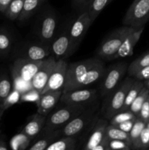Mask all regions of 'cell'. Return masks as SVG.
<instances>
[{"label": "cell", "instance_id": "f35d334b", "mask_svg": "<svg viewBox=\"0 0 149 150\" xmlns=\"http://www.w3.org/2000/svg\"><path fill=\"white\" fill-rule=\"evenodd\" d=\"M137 117L143 120L145 122H148L149 121V95L147 99L143 103Z\"/></svg>", "mask_w": 149, "mask_h": 150}, {"label": "cell", "instance_id": "cb8c5ba5", "mask_svg": "<svg viewBox=\"0 0 149 150\" xmlns=\"http://www.w3.org/2000/svg\"><path fill=\"white\" fill-rule=\"evenodd\" d=\"M143 81L138 80V79H134V82L131 84V87L129 89V92L126 97L125 101H124V105H123L122 111H127L129 109V107L136 97L138 95L140 91L143 88Z\"/></svg>", "mask_w": 149, "mask_h": 150}, {"label": "cell", "instance_id": "bcb514c9", "mask_svg": "<svg viewBox=\"0 0 149 150\" xmlns=\"http://www.w3.org/2000/svg\"><path fill=\"white\" fill-rule=\"evenodd\" d=\"M143 86H144V87L146 88V89L149 91V79L143 81Z\"/></svg>", "mask_w": 149, "mask_h": 150}, {"label": "cell", "instance_id": "d6986e66", "mask_svg": "<svg viewBox=\"0 0 149 150\" xmlns=\"http://www.w3.org/2000/svg\"><path fill=\"white\" fill-rule=\"evenodd\" d=\"M46 117L37 112L29 118L26 125L23 126L21 132L31 139H34L37 137L41 133L45 124ZM33 142V141H32Z\"/></svg>", "mask_w": 149, "mask_h": 150}, {"label": "cell", "instance_id": "b9f144b4", "mask_svg": "<svg viewBox=\"0 0 149 150\" xmlns=\"http://www.w3.org/2000/svg\"><path fill=\"white\" fill-rule=\"evenodd\" d=\"M109 141L108 138L106 136L97 146L93 148V150H110L109 146Z\"/></svg>", "mask_w": 149, "mask_h": 150}, {"label": "cell", "instance_id": "f1b7e54d", "mask_svg": "<svg viewBox=\"0 0 149 150\" xmlns=\"http://www.w3.org/2000/svg\"><path fill=\"white\" fill-rule=\"evenodd\" d=\"M20 95L21 93L19 91L13 89L10 95L0 103V120L5 111H7L9 108L13 106L15 104L18 103L20 102Z\"/></svg>", "mask_w": 149, "mask_h": 150}, {"label": "cell", "instance_id": "7a4b0ae2", "mask_svg": "<svg viewBox=\"0 0 149 150\" xmlns=\"http://www.w3.org/2000/svg\"><path fill=\"white\" fill-rule=\"evenodd\" d=\"M100 100L86 107L65 126L59 129L61 137L78 136L81 139L83 146L86 134L100 117Z\"/></svg>", "mask_w": 149, "mask_h": 150}, {"label": "cell", "instance_id": "f6af8a7d", "mask_svg": "<svg viewBox=\"0 0 149 150\" xmlns=\"http://www.w3.org/2000/svg\"><path fill=\"white\" fill-rule=\"evenodd\" d=\"M9 149L8 145L3 137L0 136V150H7Z\"/></svg>", "mask_w": 149, "mask_h": 150}, {"label": "cell", "instance_id": "1f68e13d", "mask_svg": "<svg viewBox=\"0 0 149 150\" xmlns=\"http://www.w3.org/2000/svg\"><path fill=\"white\" fill-rule=\"evenodd\" d=\"M147 122H145V121H143V120H141L139 117H137V119L134 121V124H133L132 127H131V130L129 133V137L131 139V146H132V149H134V145L137 143V140H138V138L140 136V133H141L142 130L144 129V127H145Z\"/></svg>", "mask_w": 149, "mask_h": 150}, {"label": "cell", "instance_id": "ffe728a7", "mask_svg": "<svg viewBox=\"0 0 149 150\" xmlns=\"http://www.w3.org/2000/svg\"><path fill=\"white\" fill-rule=\"evenodd\" d=\"M82 147L80 137L63 136L50 144L45 150H75Z\"/></svg>", "mask_w": 149, "mask_h": 150}, {"label": "cell", "instance_id": "ba28073f", "mask_svg": "<svg viewBox=\"0 0 149 150\" xmlns=\"http://www.w3.org/2000/svg\"><path fill=\"white\" fill-rule=\"evenodd\" d=\"M99 100L100 98L97 89L83 88L62 92L59 103L89 106Z\"/></svg>", "mask_w": 149, "mask_h": 150}, {"label": "cell", "instance_id": "8992f818", "mask_svg": "<svg viewBox=\"0 0 149 150\" xmlns=\"http://www.w3.org/2000/svg\"><path fill=\"white\" fill-rule=\"evenodd\" d=\"M128 66L127 62H120L106 67L97 89L100 99L108 96L123 80L124 76L127 73Z\"/></svg>", "mask_w": 149, "mask_h": 150}, {"label": "cell", "instance_id": "2e32d148", "mask_svg": "<svg viewBox=\"0 0 149 150\" xmlns=\"http://www.w3.org/2000/svg\"><path fill=\"white\" fill-rule=\"evenodd\" d=\"M144 29L145 26H142L140 28H136L133 32H131L123 41L117 53L112 58V60L126 58L133 55L134 47L138 42Z\"/></svg>", "mask_w": 149, "mask_h": 150}, {"label": "cell", "instance_id": "d590c367", "mask_svg": "<svg viewBox=\"0 0 149 150\" xmlns=\"http://www.w3.org/2000/svg\"><path fill=\"white\" fill-rule=\"evenodd\" d=\"M40 97V93L35 90L34 89H31L26 92L21 93L20 98V102L19 103H24V102H38Z\"/></svg>", "mask_w": 149, "mask_h": 150}, {"label": "cell", "instance_id": "60d3db41", "mask_svg": "<svg viewBox=\"0 0 149 150\" xmlns=\"http://www.w3.org/2000/svg\"><path fill=\"white\" fill-rule=\"evenodd\" d=\"M134 121H135V120H130V121L124 122L121 123V124L118 125L116 126L118 127H119L120 129H121L122 130H124V131L127 132V133H129L131 127H132Z\"/></svg>", "mask_w": 149, "mask_h": 150}, {"label": "cell", "instance_id": "9c48e42d", "mask_svg": "<svg viewBox=\"0 0 149 150\" xmlns=\"http://www.w3.org/2000/svg\"><path fill=\"white\" fill-rule=\"evenodd\" d=\"M43 61L44 59L37 61L18 57L15 60L10 68L12 78L21 79L25 81L31 82Z\"/></svg>", "mask_w": 149, "mask_h": 150}, {"label": "cell", "instance_id": "e575fe53", "mask_svg": "<svg viewBox=\"0 0 149 150\" xmlns=\"http://www.w3.org/2000/svg\"><path fill=\"white\" fill-rule=\"evenodd\" d=\"M149 147V127L147 125L140 133L133 149H148Z\"/></svg>", "mask_w": 149, "mask_h": 150}, {"label": "cell", "instance_id": "5b68a950", "mask_svg": "<svg viewBox=\"0 0 149 150\" xmlns=\"http://www.w3.org/2000/svg\"><path fill=\"white\" fill-rule=\"evenodd\" d=\"M136 28L124 26L114 29L108 34L96 49V57L102 60H112L126 38Z\"/></svg>", "mask_w": 149, "mask_h": 150}, {"label": "cell", "instance_id": "836d02e7", "mask_svg": "<svg viewBox=\"0 0 149 150\" xmlns=\"http://www.w3.org/2000/svg\"><path fill=\"white\" fill-rule=\"evenodd\" d=\"M137 116L131 112L129 110L127 111H121L120 112L117 113L116 114L113 116L110 120H109V123L112 125H118L121 123L130 120H135L137 119Z\"/></svg>", "mask_w": 149, "mask_h": 150}, {"label": "cell", "instance_id": "5bb4252c", "mask_svg": "<svg viewBox=\"0 0 149 150\" xmlns=\"http://www.w3.org/2000/svg\"><path fill=\"white\" fill-rule=\"evenodd\" d=\"M57 28V18L53 13H48L43 16L37 29V35L41 43L50 46L53 40Z\"/></svg>", "mask_w": 149, "mask_h": 150}, {"label": "cell", "instance_id": "7c38bea8", "mask_svg": "<svg viewBox=\"0 0 149 150\" xmlns=\"http://www.w3.org/2000/svg\"><path fill=\"white\" fill-rule=\"evenodd\" d=\"M67 65L68 62L65 59L56 60L55 67L41 94L51 91H63L65 83Z\"/></svg>", "mask_w": 149, "mask_h": 150}, {"label": "cell", "instance_id": "9a60e30c", "mask_svg": "<svg viewBox=\"0 0 149 150\" xmlns=\"http://www.w3.org/2000/svg\"><path fill=\"white\" fill-rule=\"evenodd\" d=\"M56 63V59L54 58V57L50 55L49 57H47L45 59H44L43 62L31 81L32 88L40 94L49 79L50 76L55 67Z\"/></svg>", "mask_w": 149, "mask_h": 150}, {"label": "cell", "instance_id": "3957f363", "mask_svg": "<svg viewBox=\"0 0 149 150\" xmlns=\"http://www.w3.org/2000/svg\"><path fill=\"white\" fill-rule=\"evenodd\" d=\"M134 77L125 78L116 87L103 99L101 103L100 116L110 120L115 114L122 111L126 97L134 81Z\"/></svg>", "mask_w": 149, "mask_h": 150}, {"label": "cell", "instance_id": "484cf974", "mask_svg": "<svg viewBox=\"0 0 149 150\" xmlns=\"http://www.w3.org/2000/svg\"><path fill=\"white\" fill-rule=\"evenodd\" d=\"M148 66H149V51L139 57L129 64L127 74L129 76L133 77L135 73Z\"/></svg>", "mask_w": 149, "mask_h": 150}, {"label": "cell", "instance_id": "4316f807", "mask_svg": "<svg viewBox=\"0 0 149 150\" xmlns=\"http://www.w3.org/2000/svg\"><path fill=\"white\" fill-rule=\"evenodd\" d=\"M32 141L33 139L20 132L12 138L10 142V148L13 150L27 149L32 144Z\"/></svg>", "mask_w": 149, "mask_h": 150}, {"label": "cell", "instance_id": "52a82bcc", "mask_svg": "<svg viewBox=\"0 0 149 150\" xmlns=\"http://www.w3.org/2000/svg\"><path fill=\"white\" fill-rule=\"evenodd\" d=\"M149 21V0H134L127 13L122 23L134 28L145 26Z\"/></svg>", "mask_w": 149, "mask_h": 150}, {"label": "cell", "instance_id": "83f0119b", "mask_svg": "<svg viewBox=\"0 0 149 150\" xmlns=\"http://www.w3.org/2000/svg\"><path fill=\"white\" fill-rule=\"evenodd\" d=\"M13 39L10 32L4 28L0 29V56H6L13 46Z\"/></svg>", "mask_w": 149, "mask_h": 150}, {"label": "cell", "instance_id": "7bdbcfd3", "mask_svg": "<svg viewBox=\"0 0 149 150\" xmlns=\"http://www.w3.org/2000/svg\"><path fill=\"white\" fill-rule=\"evenodd\" d=\"M72 1L73 4L77 8L83 10V11H84V10H86V7H88L91 0H72Z\"/></svg>", "mask_w": 149, "mask_h": 150}, {"label": "cell", "instance_id": "ac0fdd59", "mask_svg": "<svg viewBox=\"0 0 149 150\" xmlns=\"http://www.w3.org/2000/svg\"><path fill=\"white\" fill-rule=\"evenodd\" d=\"M51 55L50 46L44 44H31L26 45L20 51V58L32 60H43Z\"/></svg>", "mask_w": 149, "mask_h": 150}, {"label": "cell", "instance_id": "4dcf8cb0", "mask_svg": "<svg viewBox=\"0 0 149 150\" xmlns=\"http://www.w3.org/2000/svg\"><path fill=\"white\" fill-rule=\"evenodd\" d=\"M13 89V83L7 73L0 75V103Z\"/></svg>", "mask_w": 149, "mask_h": 150}, {"label": "cell", "instance_id": "d4e9b609", "mask_svg": "<svg viewBox=\"0 0 149 150\" xmlns=\"http://www.w3.org/2000/svg\"><path fill=\"white\" fill-rule=\"evenodd\" d=\"M113 0H91L86 7V10L89 13L92 22L96 20L101 12Z\"/></svg>", "mask_w": 149, "mask_h": 150}, {"label": "cell", "instance_id": "ee69618b", "mask_svg": "<svg viewBox=\"0 0 149 150\" xmlns=\"http://www.w3.org/2000/svg\"><path fill=\"white\" fill-rule=\"evenodd\" d=\"M11 1L12 0H0V13L4 14Z\"/></svg>", "mask_w": 149, "mask_h": 150}, {"label": "cell", "instance_id": "8d00e7d4", "mask_svg": "<svg viewBox=\"0 0 149 150\" xmlns=\"http://www.w3.org/2000/svg\"><path fill=\"white\" fill-rule=\"evenodd\" d=\"M13 89H17L20 93L26 92L31 89H33L31 82L25 81L21 79H13Z\"/></svg>", "mask_w": 149, "mask_h": 150}, {"label": "cell", "instance_id": "4fadbf2b", "mask_svg": "<svg viewBox=\"0 0 149 150\" xmlns=\"http://www.w3.org/2000/svg\"><path fill=\"white\" fill-rule=\"evenodd\" d=\"M109 125V120L99 117L93 127L90 129L85 138V142L81 149L83 150H93L105 137L106 128Z\"/></svg>", "mask_w": 149, "mask_h": 150}, {"label": "cell", "instance_id": "d6a6232c", "mask_svg": "<svg viewBox=\"0 0 149 150\" xmlns=\"http://www.w3.org/2000/svg\"><path fill=\"white\" fill-rule=\"evenodd\" d=\"M149 91L146 88H145L144 86H143L142 90L140 91V93L138 94V95L136 97V98L134 100L132 103L131 104V105H130L129 107V110L131 111L132 113H134L137 117H138L139 112H140V109H141L142 105H143L145 100L147 99Z\"/></svg>", "mask_w": 149, "mask_h": 150}, {"label": "cell", "instance_id": "44dd1931", "mask_svg": "<svg viewBox=\"0 0 149 150\" xmlns=\"http://www.w3.org/2000/svg\"><path fill=\"white\" fill-rule=\"evenodd\" d=\"M59 138H61L59 129L52 132H48V133H42V132H41L38 135L37 137H36L33 140L35 141V142H32L27 149L45 150L50 144H51L53 142L56 141Z\"/></svg>", "mask_w": 149, "mask_h": 150}, {"label": "cell", "instance_id": "30bf717a", "mask_svg": "<svg viewBox=\"0 0 149 150\" xmlns=\"http://www.w3.org/2000/svg\"><path fill=\"white\" fill-rule=\"evenodd\" d=\"M92 23L93 22L89 16V13L86 10H84L70 28L69 35L74 51L80 45L88 29Z\"/></svg>", "mask_w": 149, "mask_h": 150}, {"label": "cell", "instance_id": "7402d4cb", "mask_svg": "<svg viewBox=\"0 0 149 150\" xmlns=\"http://www.w3.org/2000/svg\"><path fill=\"white\" fill-rule=\"evenodd\" d=\"M45 1L46 0H24L23 9L18 21L20 22H24L29 20Z\"/></svg>", "mask_w": 149, "mask_h": 150}, {"label": "cell", "instance_id": "603a6c76", "mask_svg": "<svg viewBox=\"0 0 149 150\" xmlns=\"http://www.w3.org/2000/svg\"><path fill=\"white\" fill-rule=\"evenodd\" d=\"M106 136L109 140H121L127 142L131 146V149H132L129 133L124 131L117 126L112 125L109 123L106 128Z\"/></svg>", "mask_w": 149, "mask_h": 150}, {"label": "cell", "instance_id": "74e56055", "mask_svg": "<svg viewBox=\"0 0 149 150\" xmlns=\"http://www.w3.org/2000/svg\"><path fill=\"white\" fill-rule=\"evenodd\" d=\"M109 146L110 149L117 150H130L131 149V146L127 142L121 140H110Z\"/></svg>", "mask_w": 149, "mask_h": 150}, {"label": "cell", "instance_id": "6da1fadb", "mask_svg": "<svg viewBox=\"0 0 149 150\" xmlns=\"http://www.w3.org/2000/svg\"><path fill=\"white\" fill-rule=\"evenodd\" d=\"M105 70L103 60L98 57L68 63L63 92L86 88L100 81Z\"/></svg>", "mask_w": 149, "mask_h": 150}, {"label": "cell", "instance_id": "277c9868", "mask_svg": "<svg viewBox=\"0 0 149 150\" xmlns=\"http://www.w3.org/2000/svg\"><path fill=\"white\" fill-rule=\"evenodd\" d=\"M58 108H54L46 117L42 133H48L62 128L70 120L80 114L86 107L80 105L62 104Z\"/></svg>", "mask_w": 149, "mask_h": 150}, {"label": "cell", "instance_id": "8fae6325", "mask_svg": "<svg viewBox=\"0 0 149 150\" xmlns=\"http://www.w3.org/2000/svg\"><path fill=\"white\" fill-rule=\"evenodd\" d=\"M50 51L56 60L66 59L74 52L69 35V30L64 31L58 37L53 38L50 44Z\"/></svg>", "mask_w": 149, "mask_h": 150}, {"label": "cell", "instance_id": "ab89813d", "mask_svg": "<svg viewBox=\"0 0 149 150\" xmlns=\"http://www.w3.org/2000/svg\"><path fill=\"white\" fill-rule=\"evenodd\" d=\"M133 77L136 79H138V80L143 81L145 80H147V79H149V66L140 70V71L135 73Z\"/></svg>", "mask_w": 149, "mask_h": 150}, {"label": "cell", "instance_id": "e0dca14e", "mask_svg": "<svg viewBox=\"0 0 149 150\" xmlns=\"http://www.w3.org/2000/svg\"><path fill=\"white\" fill-rule=\"evenodd\" d=\"M62 92L63 91L58 90L47 92L41 94L39 100L36 103L37 107V112L47 117L59 103Z\"/></svg>", "mask_w": 149, "mask_h": 150}, {"label": "cell", "instance_id": "f546056e", "mask_svg": "<svg viewBox=\"0 0 149 150\" xmlns=\"http://www.w3.org/2000/svg\"><path fill=\"white\" fill-rule=\"evenodd\" d=\"M24 0H12L4 13L7 18L12 21L18 20L23 7Z\"/></svg>", "mask_w": 149, "mask_h": 150}]
</instances>
